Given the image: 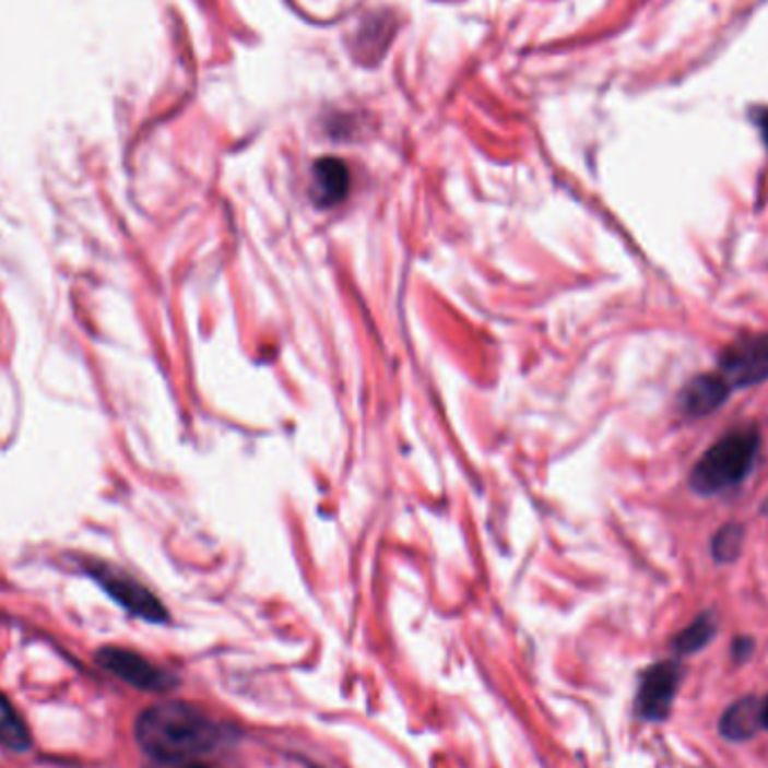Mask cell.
I'll return each mask as SVG.
<instances>
[{"instance_id":"cell-1","label":"cell","mask_w":768,"mask_h":768,"mask_svg":"<svg viewBox=\"0 0 768 768\" xmlns=\"http://www.w3.org/2000/svg\"><path fill=\"white\" fill-rule=\"evenodd\" d=\"M135 740L146 757L180 764L212 753L223 740V728L189 704L162 701L138 717Z\"/></svg>"},{"instance_id":"cell-2","label":"cell","mask_w":768,"mask_h":768,"mask_svg":"<svg viewBox=\"0 0 768 768\" xmlns=\"http://www.w3.org/2000/svg\"><path fill=\"white\" fill-rule=\"evenodd\" d=\"M759 450V434L740 429L723 436L695 465L690 483L699 495H719L742 483L751 472Z\"/></svg>"},{"instance_id":"cell-3","label":"cell","mask_w":768,"mask_h":768,"mask_svg":"<svg viewBox=\"0 0 768 768\" xmlns=\"http://www.w3.org/2000/svg\"><path fill=\"white\" fill-rule=\"evenodd\" d=\"M97 663L113 676L144 693L167 695L178 685V678L172 672L153 665L138 652L121 650V647H104V650L97 652Z\"/></svg>"},{"instance_id":"cell-4","label":"cell","mask_w":768,"mask_h":768,"mask_svg":"<svg viewBox=\"0 0 768 768\" xmlns=\"http://www.w3.org/2000/svg\"><path fill=\"white\" fill-rule=\"evenodd\" d=\"M95 580L104 587V591L117 602L125 606L127 612L135 614L142 621L149 623H167V610L144 584L133 580L131 576L121 574L108 564H99L97 569L91 571Z\"/></svg>"},{"instance_id":"cell-5","label":"cell","mask_w":768,"mask_h":768,"mask_svg":"<svg viewBox=\"0 0 768 768\" xmlns=\"http://www.w3.org/2000/svg\"><path fill=\"white\" fill-rule=\"evenodd\" d=\"M719 364L728 385L751 387L768 380V333L733 342L721 353Z\"/></svg>"},{"instance_id":"cell-6","label":"cell","mask_w":768,"mask_h":768,"mask_svg":"<svg viewBox=\"0 0 768 768\" xmlns=\"http://www.w3.org/2000/svg\"><path fill=\"white\" fill-rule=\"evenodd\" d=\"M681 685V667L672 661L657 663L642 674L638 697H636V712L645 721H663L667 719L676 693Z\"/></svg>"},{"instance_id":"cell-7","label":"cell","mask_w":768,"mask_h":768,"mask_svg":"<svg viewBox=\"0 0 768 768\" xmlns=\"http://www.w3.org/2000/svg\"><path fill=\"white\" fill-rule=\"evenodd\" d=\"M312 198L319 208H333L346 198L351 174L342 159L321 157L312 169Z\"/></svg>"},{"instance_id":"cell-8","label":"cell","mask_w":768,"mask_h":768,"mask_svg":"<svg viewBox=\"0 0 768 768\" xmlns=\"http://www.w3.org/2000/svg\"><path fill=\"white\" fill-rule=\"evenodd\" d=\"M728 382L721 376H697L681 393V407L687 416H706L714 412L728 395Z\"/></svg>"},{"instance_id":"cell-9","label":"cell","mask_w":768,"mask_h":768,"mask_svg":"<svg viewBox=\"0 0 768 768\" xmlns=\"http://www.w3.org/2000/svg\"><path fill=\"white\" fill-rule=\"evenodd\" d=\"M761 731V701L755 697H744L728 706L719 721V733L728 742H746Z\"/></svg>"},{"instance_id":"cell-10","label":"cell","mask_w":768,"mask_h":768,"mask_svg":"<svg viewBox=\"0 0 768 768\" xmlns=\"http://www.w3.org/2000/svg\"><path fill=\"white\" fill-rule=\"evenodd\" d=\"M0 744L14 753H23L32 746L27 723L3 693H0Z\"/></svg>"},{"instance_id":"cell-11","label":"cell","mask_w":768,"mask_h":768,"mask_svg":"<svg viewBox=\"0 0 768 768\" xmlns=\"http://www.w3.org/2000/svg\"><path fill=\"white\" fill-rule=\"evenodd\" d=\"M717 634V623L712 614H701L693 625H687L676 638H674V650L678 654H695L714 638Z\"/></svg>"},{"instance_id":"cell-12","label":"cell","mask_w":768,"mask_h":768,"mask_svg":"<svg viewBox=\"0 0 768 768\" xmlns=\"http://www.w3.org/2000/svg\"><path fill=\"white\" fill-rule=\"evenodd\" d=\"M742 542H744V533H742L740 525H733V523L723 525V529L712 540L714 559L733 562L742 551Z\"/></svg>"},{"instance_id":"cell-13","label":"cell","mask_w":768,"mask_h":768,"mask_svg":"<svg viewBox=\"0 0 768 768\" xmlns=\"http://www.w3.org/2000/svg\"><path fill=\"white\" fill-rule=\"evenodd\" d=\"M753 652V640L751 638H740L733 642V654L737 661H744Z\"/></svg>"},{"instance_id":"cell-14","label":"cell","mask_w":768,"mask_h":768,"mask_svg":"<svg viewBox=\"0 0 768 768\" xmlns=\"http://www.w3.org/2000/svg\"><path fill=\"white\" fill-rule=\"evenodd\" d=\"M757 127H759L761 138H764V142H766V146H768V108H764V110L757 113Z\"/></svg>"},{"instance_id":"cell-15","label":"cell","mask_w":768,"mask_h":768,"mask_svg":"<svg viewBox=\"0 0 768 768\" xmlns=\"http://www.w3.org/2000/svg\"><path fill=\"white\" fill-rule=\"evenodd\" d=\"M761 728L768 731V697L761 701Z\"/></svg>"},{"instance_id":"cell-16","label":"cell","mask_w":768,"mask_h":768,"mask_svg":"<svg viewBox=\"0 0 768 768\" xmlns=\"http://www.w3.org/2000/svg\"><path fill=\"white\" fill-rule=\"evenodd\" d=\"M182 768H212V766H205V764L193 761V764H187V766H182Z\"/></svg>"}]
</instances>
